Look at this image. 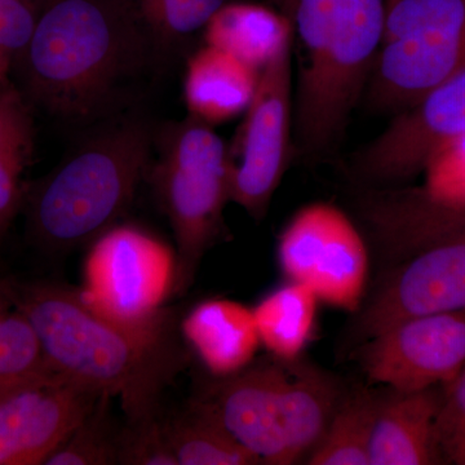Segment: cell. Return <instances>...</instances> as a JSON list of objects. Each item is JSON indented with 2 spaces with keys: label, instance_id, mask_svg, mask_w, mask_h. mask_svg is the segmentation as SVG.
I'll use <instances>...</instances> for the list:
<instances>
[{
  "label": "cell",
  "instance_id": "4",
  "mask_svg": "<svg viewBox=\"0 0 465 465\" xmlns=\"http://www.w3.org/2000/svg\"><path fill=\"white\" fill-rule=\"evenodd\" d=\"M153 146L154 136L142 119H114L29 183L23 211L33 243L63 252L114 226L148 176Z\"/></svg>",
  "mask_w": 465,
  "mask_h": 465
},
{
  "label": "cell",
  "instance_id": "11",
  "mask_svg": "<svg viewBox=\"0 0 465 465\" xmlns=\"http://www.w3.org/2000/svg\"><path fill=\"white\" fill-rule=\"evenodd\" d=\"M399 264L357 312V338L370 341L410 318L465 311V208L445 234Z\"/></svg>",
  "mask_w": 465,
  "mask_h": 465
},
{
  "label": "cell",
  "instance_id": "28",
  "mask_svg": "<svg viewBox=\"0 0 465 465\" xmlns=\"http://www.w3.org/2000/svg\"><path fill=\"white\" fill-rule=\"evenodd\" d=\"M41 9L38 0H0V82L12 79L15 61L32 38Z\"/></svg>",
  "mask_w": 465,
  "mask_h": 465
},
{
  "label": "cell",
  "instance_id": "7",
  "mask_svg": "<svg viewBox=\"0 0 465 465\" xmlns=\"http://www.w3.org/2000/svg\"><path fill=\"white\" fill-rule=\"evenodd\" d=\"M465 67V0H387L370 100L401 110Z\"/></svg>",
  "mask_w": 465,
  "mask_h": 465
},
{
  "label": "cell",
  "instance_id": "5",
  "mask_svg": "<svg viewBox=\"0 0 465 465\" xmlns=\"http://www.w3.org/2000/svg\"><path fill=\"white\" fill-rule=\"evenodd\" d=\"M336 379L302 357L251 363L197 397L260 463L307 460L342 399Z\"/></svg>",
  "mask_w": 465,
  "mask_h": 465
},
{
  "label": "cell",
  "instance_id": "18",
  "mask_svg": "<svg viewBox=\"0 0 465 465\" xmlns=\"http://www.w3.org/2000/svg\"><path fill=\"white\" fill-rule=\"evenodd\" d=\"M34 113L12 79L0 82V241L23 211L35 149Z\"/></svg>",
  "mask_w": 465,
  "mask_h": 465
},
{
  "label": "cell",
  "instance_id": "19",
  "mask_svg": "<svg viewBox=\"0 0 465 465\" xmlns=\"http://www.w3.org/2000/svg\"><path fill=\"white\" fill-rule=\"evenodd\" d=\"M204 29V42L262 72L291 34L289 18L262 5L225 3Z\"/></svg>",
  "mask_w": 465,
  "mask_h": 465
},
{
  "label": "cell",
  "instance_id": "13",
  "mask_svg": "<svg viewBox=\"0 0 465 465\" xmlns=\"http://www.w3.org/2000/svg\"><path fill=\"white\" fill-rule=\"evenodd\" d=\"M361 360L369 381L391 391L449 384L465 365V311L403 321L367 341Z\"/></svg>",
  "mask_w": 465,
  "mask_h": 465
},
{
  "label": "cell",
  "instance_id": "9",
  "mask_svg": "<svg viewBox=\"0 0 465 465\" xmlns=\"http://www.w3.org/2000/svg\"><path fill=\"white\" fill-rule=\"evenodd\" d=\"M292 29L260 72L243 124L228 146L231 201L262 219L282 182L293 140Z\"/></svg>",
  "mask_w": 465,
  "mask_h": 465
},
{
  "label": "cell",
  "instance_id": "2",
  "mask_svg": "<svg viewBox=\"0 0 465 465\" xmlns=\"http://www.w3.org/2000/svg\"><path fill=\"white\" fill-rule=\"evenodd\" d=\"M15 290L52 371L119 400L127 421L157 415L162 391L185 366L170 313L131 326L101 316L61 284L15 280Z\"/></svg>",
  "mask_w": 465,
  "mask_h": 465
},
{
  "label": "cell",
  "instance_id": "8",
  "mask_svg": "<svg viewBox=\"0 0 465 465\" xmlns=\"http://www.w3.org/2000/svg\"><path fill=\"white\" fill-rule=\"evenodd\" d=\"M176 251L134 225L115 224L91 242L79 298L115 322L145 326L168 313L177 289Z\"/></svg>",
  "mask_w": 465,
  "mask_h": 465
},
{
  "label": "cell",
  "instance_id": "22",
  "mask_svg": "<svg viewBox=\"0 0 465 465\" xmlns=\"http://www.w3.org/2000/svg\"><path fill=\"white\" fill-rule=\"evenodd\" d=\"M379 400L381 397L370 391L342 397L307 464L370 465V443Z\"/></svg>",
  "mask_w": 465,
  "mask_h": 465
},
{
  "label": "cell",
  "instance_id": "16",
  "mask_svg": "<svg viewBox=\"0 0 465 465\" xmlns=\"http://www.w3.org/2000/svg\"><path fill=\"white\" fill-rule=\"evenodd\" d=\"M180 331L216 379L249 367L262 345L252 309L228 299H208L195 305L183 317Z\"/></svg>",
  "mask_w": 465,
  "mask_h": 465
},
{
  "label": "cell",
  "instance_id": "29",
  "mask_svg": "<svg viewBox=\"0 0 465 465\" xmlns=\"http://www.w3.org/2000/svg\"><path fill=\"white\" fill-rule=\"evenodd\" d=\"M436 437L443 463L465 465V365L443 394Z\"/></svg>",
  "mask_w": 465,
  "mask_h": 465
},
{
  "label": "cell",
  "instance_id": "6",
  "mask_svg": "<svg viewBox=\"0 0 465 465\" xmlns=\"http://www.w3.org/2000/svg\"><path fill=\"white\" fill-rule=\"evenodd\" d=\"M157 157L148 179L176 242L177 289L182 295L194 281L198 266L224 232L229 192L228 145L200 119L173 122L154 140Z\"/></svg>",
  "mask_w": 465,
  "mask_h": 465
},
{
  "label": "cell",
  "instance_id": "30",
  "mask_svg": "<svg viewBox=\"0 0 465 465\" xmlns=\"http://www.w3.org/2000/svg\"><path fill=\"white\" fill-rule=\"evenodd\" d=\"M38 2H39V5H41V7L43 8V7H45V3L48 2V0H38ZM41 11H42V9H41Z\"/></svg>",
  "mask_w": 465,
  "mask_h": 465
},
{
  "label": "cell",
  "instance_id": "1",
  "mask_svg": "<svg viewBox=\"0 0 465 465\" xmlns=\"http://www.w3.org/2000/svg\"><path fill=\"white\" fill-rule=\"evenodd\" d=\"M157 54L125 0H48L11 78L34 110L90 124L116 113Z\"/></svg>",
  "mask_w": 465,
  "mask_h": 465
},
{
  "label": "cell",
  "instance_id": "14",
  "mask_svg": "<svg viewBox=\"0 0 465 465\" xmlns=\"http://www.w3.org/2000/svg\"><path fill=\"white\" fill-rule=\"evenodd\" d=\"M100 397L52 370L0 391V465L45 463Z\"/></svg>",
  "mask_w": 465,
  "mask_h": 465
},
{
  "label": "cell",
  "instance_id": "12",
  "mask_svg": "<svg viewBox=\"0 0 465 465\" xmlns=\"http://www.w3.org/2000/svg\"><path fill=\"white\" fill-rule=\"evenodd\" d=\"M465 134V67L401 110L387 130L357 153L356 173L391 185L424 173L430 159Z\"/></svg>",
  "mask_w": 465,
  "mask_h": 465
},
{
  "label": "cell",
  "instance_id": "25",
  "mask_svg": "<svg viewBox=\"0 0 465 465\" xmlns=\"http://www.w3.org/2000/svg\"><path fill=\"white\" fill-rule=\"evenodd\" d=\"M109 396H101L60 446L45 459V465L118 464L119 439L110 415Z\"/></svg>",
  "mask_w": 465,
  "mask_h": 465
},
{
  "label": "cell",
  "instance_id": "27",
  "mask_svg": "<svg viewBox=\"0 0 465 465\" xmlns=\"http://www.w3.org/2000/svg\"><path fill=\"white\" fill-rule=\"evenodd\" d=\"M118 464L179 465L157 415L127 421L119 439Z\"/></svg>",
  "mask_w": 465,
  "mask_h": 465
},
{
  "label": "cell",
  "instance_id": "21",
  "mask_svg": "<svg viewBox=\"0 0 465 465\" xmlns=\"http://www.w3.org/2000/svg\"><path fill=\"white\" fill-rule=\"evenodd\" d=\"M318 302L309 287L290 281L252 309L260 342L271 356L287 361L302 356L313 333Z\"/></svg>",
  "mask_w": 465,
  "mask_h": 465
},
{
  "label": "cell",
  "instance_id": "10",
  "mask_svg": "<svg viewBox=\"0 0 465 465\" xmlns=\"http://www.w3.org/2000/svg\"><path fill=\"white\" fill-rule=\"evenodd\" d=\"M278 259L291 282L309 287L330 307L351 313L362 307L369 255L341 208L318 202L298 211L281 234Z\"/></svg>",
  "mask_w": 465,
  "mask_h": 465
},
{
  "label": "cell",
  "instance_id": "15",
  "mask_svg": "<svg viewBox=\"0 0 465 465\" xmlns=\"http://www.w3.org/2000/svg\"><path fill=\"white\" fill-rule=\"evenodd\" d=\"M443 394L437 387L419 391H391L379 400L370 465L443 464L437 446L436 421Z\"/></svg>",
  "mask_w": 465,
  "mask_h": 465
},
{
  "label": "cell",
  "instance_id": "24",
  "mask_svg": "<svg viewBox=\"0 0 465 465\" xmlns=\"http://www.w3.org/2000/svg\"><path fill=\"white\" fill-rule=\"evenodd\" d=\"M142 21L158 54L203 29L226 0H125Z\"/></svg>",
  "mask_w": 465,
  "mask_h": 465
},
{
  "label": "cell",
  "instance_id": "26",
  "mask_svg": "<svg viewBox=\"0 0 465 465\" xmlns=\"http://www.w3.org/2000/svg\"><path fill=\"white\" fill-rule=\"evenodd\" d=\"M421 191L451 207H465V134L442 146L425 166Z\"/></svg>",
  "mask_w": 465,
  "mask_h": 465
},
{
  "label": "cell",
  "instance_id": "20",
  "mask_svg": "<svg viewBox=\"0 0 465 465\" xmlns=\"http://www.w3.org/2000/svg\"><path fill=\"white\" fill-rule=\"evenodd\" d=\"M163 427L179 465L262 464L197 399L183 411L163 420Z\"/></svg>",
  "mask_w": 465,
  "mask_h": 465
},
{
  "label": "cell",
  "instance_id": "3",
  "mask_svg": "<svg viewBox=\"0 0 465 465\" xmlns=\"http://www.w3.org/2000/svg\"><path fill=\"white\" fill-rule=\"evenodd\" d=\"M296 58L293 143L320 155L338 143L370 81L384 34L387 0H278Z\"/></svg>",
  "mask_w": 465,
  "mask_h": 465
},
{
  "label": "cell",
  "instance_id": "23",
  "mask_svg": "<svg viewBox=\"0 0 465 465\" xmlns=\"http://www.w3.org/2000/svg\"><path fill=\"white\" fill-rule=\"evenodd\" d=\"M50 370L35 330L18 302L15 278L0 277V391Z\"/></svg>",
  "mask_w": 465,
  "mask_h": 465
},
{
  "label": "cell",
  "instance_id": "17",
  "mask_svg": "<svg viewBox=\"0 0 465 465\" xmlns=\"http://www.w3.org/2000/svg\"><path fill=\"white\" fill-rule=\"evenodd\" d=\"M259 70L228 52L204 45L189 57L183 100L193 118L215 125L243 114L255 96Z\"/></svg>",
  "mask_w": 465,
  "mask_h": 465
}]
</instances>
